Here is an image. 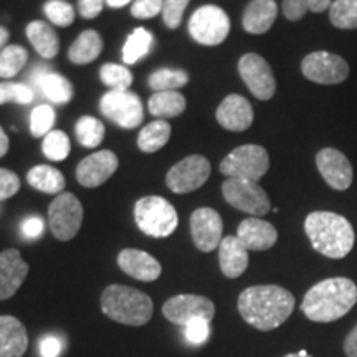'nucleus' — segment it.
<instances>
[{
  "mask_svg": "<svg viewBox=\"0 0 357 357\" xmlns=\"http://www.w3.org/2000/svg\"><path fill=\"white\" fill-rule=\"evenodd\" d=\"M329 20L336 29H357V0H334L329 7Z\"/></svg>",
  "mask_w": 357,
  "mask_h": 357,
  "instance_id": "35",
  "label": "nucleus"
},
{
  "mask_svg": "<svg viewBox=\"0 0 357 357\" xmlns=\"http://www.w3.org/2000/svg\"><path fill=\"white\" fill-rule=\"evenodd\" d=\"M29 275V263L17 248L0 252V301L10 300Z\"/></svg>",
  "mask_w": 357,
  "mask_h": 357,
  "instance_id": "18",
  "label": "nucleus"
},
{
  "mask_svg": "<svg viewBox=\"0 0 357 357\" xmlns=\"http://www.w3.org/2000/svg\"><path fill=\"white\" fill-rule=\"evenodd\" d=\"M61 341L56 336H45L40 341V356L42 357H58L61 352Z\"/></svg>",
  "mask_w": 357,
  "mask_h": 357,
  "instance_id": "48",
  "label": "nucleus"
},
{
  "mask_svg": "<svg viewBox=\"0 0 357 357\" xmlns=\"http://www.w3.org/2000/svg\"><path fill=\"white\" fill-rule=\"evenodd\" d=\"M26 182L35 190L43 192V194H61L66 185L63 174L47 164H40L30 169L26 174Z\"/></svg>",
  "mask_w": 357,
  "mask_h": 357,
  "instance_id": "28",
  "label": "nucleus"
},
{
  "mask_svg": "<svg viewBox=\"0 0 357 357\" xmlns=\"http://www.w3.org/2000/svg\"><path fill=\"white\" fill-rule=\"evenodd\" d=\"M344 352L347 357H357V326L347 334L344 341Z\"/></svg>",
  "mask_w": 357,
  "mask_h": 357,
  "instance_id": "49",
  "label": "nucleus"
},
{
  "mask_svg": "<svg viewBox=\"0 0 357 357\" xmlns=\"http://www.w3.org/2000/svg\"><path fill=\"white\" fill-rule=\"evenodd\" d=\"M29 61V52L22 45H7L0 52V78L10 79L24 70Z\"/></svg>",
  "mask_w": 357,
  "mask_h": 357,
  "instance_id": "34",
  "label": "nucleus"
},
{
  "mask_svg": "<svg viewBox=\"0 0 357 357\" xmlns=\"http://www.w3.org/2000/svg\"><path fill=\"white\" fill-rule=\"evenodd\" d=\"M8 149H10V141H8L7 132L3 131L2 126H0V159L8 153Z\"/></svg>",
  "mask_w": 357,
  "mask_h": 357,
  "instance_id": "50",
  "label": "nucleus"
},
{
  "mask_svg": "<svg viewBox=\"0 0 357 357\" xmlns=\"http://www.w3.org/2000/svg\"><path fill=\"white\" fill-rule=\"evenodd\" d=\"M162 314L169 323L184 328L199 318L212 321L215 316V305L200 294H177L164 303Z\"/></svg>",
  "mask_w": 357,
  "mask_h": 357,
  "instance_id": "13",
  "label": "nucleus"
},
{
  "mask_svg": "<svg viewBox=\"0 0 357 357\" xmlns=\"http://www.w3.org/2000/svg\"><path fill=\"white\" fill-rule=\"evenodd\" d=\"M131 2H132V0H106V3H108L111 8H123Z\"/></svg>",
  "mask_w": 357,
  "mask_h": 357,
  "instance_id": "52",
  "label": "nucleus"
},
{
  "mask_svg": "<svg viewBox=\"0 0 357 357\" xmlns=\"http://www.w3.org/2000/svg\"><path fill=\"white\" fill-rule=\"evenodd\" d=\"M42 151L47 159L53 160V162H61V160H65L70 155V151H71L70 137L66 136L63 131L53 129V131H50L43 137Z\"/></svg>",
  "mask_w": 357,
  "mask_h": 357,
  "instance_id": "38",
  "label": "nucleus"
},
{
  "mask_svg": "<svg viewBox=\"0 0 357 357\" xmlns=\"http://www.w3.org/2000/svg\"><path fill=\"white\" fill-rule=\"evenodd\" d=\"M294 310V296L278 284H258L238 296V312L245 323L260 331H271L287 321Z\"/></svg>",
  "mask_w": 357,
  "mask_h": 357,
  "instance_id": "1",
  "label": "nucleus"
},
{
  "mask_svg": "<svg viewBox=\"0 0 357 357\" xmlns=\"http://www.w3.org/2000/svg\"><path fill=\"white\" fill-rule=\"evenodd\" d=\"M270 169V155L258 144L236 147L220 162V172L229 178L258 182Z\"/></svg>",
  "mask_w": 357,
  "mask_h": 357,
  "instance_id": "6",
  "label": "nucleus"
},
{
  "mask_svg": "<svg viewBox=\"0 0 357 357\" xmlns=\"http://www.w3.org/2000/svg\"><path fill=\"white\" fill-rule=\"evenodd\" d=\"M278 17V6L275 0H252L245 8L242 26L247 33L263 35L271 29Z\"/></svg>",
  "mask_w": 357,
  "mask_h": 357,
  "instance_id": "25",
  "label": "nucleus"
},
{
  "mask_svg": "<svg viewBox=\"0 0 357 357\" xmlns=\"http://www.w3.org/2000/svg\"><path fill=\"white\" fill-rule=\"evenodd\" d=\"M35 93L29 84L15 83V82H2L0 83V106L8 105V102H17V105H30L33 101Z\"/></svg>",
  "mask_w": 357,
  "mask_h": 357,
  "instance_id": "40",
  "label": "nucleus"
},
{
  "mask_svg": "<svg viewBox=\"0 0 357 357\" xmlns=\"http://www.w3.org/2000/svg\"><path fill=\"white\" fill-rule=\"evenodd\" d=\"M119 160L113 151L102 149L84 158L77 167V181L86 189H95L109 181L118 171Z\"/></svg>",
  "mask_w": 357,
  "mask_h": 357,
  "instance_id": "17",
  "label": "nucleus"
},
{
  "mask_svg": "<svg viewBox=\"0 0 357 357\" xmlns=\"http://www.w3.org/2000/svg\"><path fill=\"white\" fill-rule=\"evenodd\" d=\"M101 311L111 321L126 326H144L153 318L154 303L139 289L109 284L101 293Z\"/></svg>",
  "mask_w": 357,
  "mask_h": 357,
  "instance_id": "4",
  "label": "nucleus"
},
{
  "mask_svg": "<svg viewBox=\"0 0 357 357\" xmlns=\"http://www.w3.org/2000/svg\"><path fill=\"white\" fill-rule=\"evenodd\" d=\"M25 35L29 42L35 48V52L45 60H52L60 52V40L52 25L43 20H32L25 29Z\"/></svg>",
  "mask_w": 357,
  "mask_h": 357,
  "instance_id": "26",
  "label": "nucleus"
},
{
  "mask_svg": "<svg viewBox=\"0 0 357 357\" xmlns=\"http://www.w3.org/2000/svg\"><path fill=\"white\" fill-rule=\"evenodd\" d=\"M184 336L187 342L192 346H200L211 337V321L207 319H194L184 326Z\"/></svg>",
  "mask_w": 357,
  "mask_h": 357,
  "instance_id": "43",
  "label": "nucleus"
},
{
  "mask_svg": "<svg viewBox=\"0 0 357 357\" xmlns=\"http://www.w3.org/2000/svg\"><path fill=\"white\" fill-rule=\"evenodd\" d=\"M43 13L56 26H70L75 22V7L66 0H48L43 6Z\"/></svg>",
  "mask_w": 357,
  "mask_h": 357,
  "instance_id": "41",
  "label": "nucleus"
},
{
  "mask_svg": "<svg viewBox=\"0 0 357 357\" xmlns=\"http://www.w3.org/2000/svg\"><path fill=\"white\" fill-rule=\"evenodd\" d=\"M153 43L154 38L149 30L144 29V26L134 29L123 47V61L126 63V66L134 65L139 60H142V58L151 52Z\"/></svg>",
  "mask_w": 357,
  "mask_h": 357,
  "instance_id": "31",
  "label": "nucleus"
},
{
  "mask_svg": "<svg viewBox=\"0 0 357 357\" xmlns=\"http://www.w3.org/2000/svg\"><path fill=\"white\" fill-rule=\"evenodd\" d=\"M83 205L71 192H61L48 207V227L60 242H70L78 235L83 223Z\"/></svg>",
  "mask_w": 357,
  "mask_h": 357,
  "instance_id": "7",
  "label": "nucleus"
},
{
  "mask_svg": "<svg viewBox=\"0 0 357 357\" xmlns=\"http://www.w3.org/2000/svg\"><path fill=\"white\" fill-rule=\"evenodd\" d=\"M106 0H78V12L83 19H96L102 12Z\"/></svg>",
  "mask_w": 357,
  "mask_h": 357,
  "instance_id": "47",
  "label": "nucleus"
},
{
  "mask_svg": "<svg viewBox=\"0 0 357 357\" xmlns=\"http://www.w3.org/2000/svg\"><path fill=\"white\" fill-rule=\"evenodd\" d=\"M45 230V223L40 217L32 215V217H26L24 223H22V235L29 240H35L40 238Z\"/></svg>",
  "mask_w": 357,
  "mask_h": 357,
  "instance_id": "46",
  "label": "nucleus"
},
{
  "mask_svg": "<svg viewBox=\"0 0 357 357\" xmlns=\"http://www.w3.org/2000/svg\"><path fill=\"white\" fill-rule=\"evenodd\" d=\"M212 166L207 158L200 154L187 155L169 169L166 184L174 194H189L202 187L211 177Z\"/></svg>",
  "mask_w": 357,
  "mask_h": 357,
  "instance_id": "11",
  "label": "nucleus"
},
{
  "mask_svg": "<svg viewBox=\"0 0 357 357\" xmlns=\"http://www.w3.org/2000/svg\"><path fill=\"white\" fill-rule=\"evenodd\" d=\"M217 123L231 132H242L253 124V108L242 95H229L223 98L215 113Z\"/></svg>",
  "mask_w": 357,
  "mask_h": 357,
  "instance_id": "19",
  "label": "nucleus"
},
{
  "mask_svg": "<svg viewBox=\"0 0 357 357\" xmlns=\"http://www.w3.org/2000/svg\"><path fill=\"white\" fill-rule=\"evenodd\" d=\"M218 261H220L223 276L230 280L238 278L248 268V250L236 235L223 236L220 247H218Z\"/></svg>",
  "mask_w": 357,
  "mask_h": 357,
  "instance_id": "23",
  "label": "nucleus"
},
{
  "mask_svg": "<svg viewBox=\"0 0 357 357\" xmlns=\"http://www.w3.org/2000/svg\"><path fill=\"white\" fill-rule=\"evenodd\" d=\"M8 40H10V32H8L7 26L0 25V52L7 47Z\"/></svg>",
  "mask_w": 357,
  "mask_h": 357,
  "instance_id": "51",
  "label": "nucleus"
},
{
  "mask_svg": "<svg viewBox=\"0 0 357 357\" xmlns=\"http://www.w3.org/2000/svg\"><path fill=\"white\" fill-rule=\"evenodd\" d=\"M102 52V38L96 30H84L78 38L71 43L68 58L75 65L93 63Z\"/></svg>",
  "mask_w": 357,
  "mask_h": 357,
  "instance_id": "27",
  "label": "nucleus"
},
{
  "mask_svg": "<svg viewBox=\"0 0 357 357\" xmlns=\"http://www.w3.org/2000/svg\"><path fill=\"white\" fill-rule=\"evenodd\" d=\"M29 347L26 328L15 316H0V357H22Z\"/></svg>",
  "mask_w": 357,
  "mask_h": 357,
  "instance_id": "24",
  "label": "nucleus"
},
{
  "mask_svg": "<svg viewBox=\"0 0 357 357\" xmlns=\"http://www.w3.org/2000/svg\"><path fill=\"white\" fill-rule=\"evenodd\" d=\"M189 33L192 40L204 47H217L230 33L229 15L218 6L199 7L189 20Z\"/></svg>",
  "mask_w": 357,
  "mask_h": 357,
  "instance_id": "8",
  "label": "nucleus"
},
{
  "mask_svg": "<svg viewBox=\"0 0 357 357\" xmlns=\"http://www.w3.org/2000/svg\"><path fill=\"white\" fill-rule=\"evenodd\" d=\"M164 0H134L131 7V15L136 19L146 20L162 13Z\"/></svg>",
  "mask_w": 357,
  "mask_h": 357,
  "instance_id": "44",
  "label": "nucleus"
},
{
  "mask_svg": "<svg viewBox=\"0 0 357 357\" xmlns=\"http://www.w3.org/2000/svg\"><path fill=\"white\" fill-rule=\"evenodd\" d=\"M223 222L220 213L211 207H200L190 215V235L197 250L211 253L220 247L223 240Z\"/></svg>",
  "mask_w": 357,
  "mask_h": 357,
  "instance_id": "15",
  "label": "nucleus"
},
{
  "mask_svg": "<svg viewBox=\"0 0 357 357\" xmlns=\"http://www.w3.org/2000/svg\"><path fill=\"white\" fill-rule=\"evenodd\" d=\"M316 166L324 182L334 190H347L354 178L351 160L334 147H324L316 154Z\"/></svg>",
  "mask_w": 357,
  "mask_h": 357,
  "instance_id": "16",
  "label": "nucleus"
},
{
  "mask_svg": "<svg viewBox=\"0 0 357 357\" xmlns=\"http://www.w3.org/2000/svg\"><path fill=\"white\" fill-rule=\"evenodd\" d=\"M55 109L50 105H38L30 114V134L33 137H45L53 131L52 128L55 124Z\"/></svg>",
  "mask_w": 357,
  "mask_h": 357,
  "instance_id": "39",
  "label": "nucleus"
},
{
  "mask_svg": "<svg viewBox=\"0 0 357 357\" xmlns=\"http://www.w3.org/2000/svg\"><path fill=\"white\" fill-rule=\"evenodd\" d=\"M190 0H164L162 6V20L167 29L176 30L181 26L184 19L185 8L189 7Z\"/></svg>",
  "mask_w": 357,
  "mask_h": 357,
  "instance_id": "42",
  "label": "nucleus"
},
{
  "mask_svg": "<svg viewBox=\"0 0 357 357\" xmlns=\"http://www.w3.org/2000/svg\"><path fill=\"white\" fill-rule=\"evenodd\" d=\"M105 124L93 116H82L75 124V134L83 147L95 149L105 139Z\"/></svg>",
  "mask_w": 357,
  "mask_h": 357,
  "instance_id": "32",
  "label": "nucleus"
},
{
  "mask_svg": "<svg viewBox=\"0 0 357 357\" xmlns=\"http://www.w3.org/2000/svg\"><path fill=\"white\" fill-rule=\"evenodd\" d=\"M137 229L153 238H166L176 231L178 215L174 205L159 195H146L134 205Z\"/></svg>",
  "mask_w": 357,
  "mask_h": 357,
  "instance_id": "5",
  "label": "nucleus"
},
{
  "mask_svg": "<svg viewBox=\"0 0 357 357\" xmlns=\"http://www.w3.org/2000/svg\"><path fill=\"white\" fill-rule=\"evenodd\" d=\"M20 190V177L10 169L0 167V202L12 199Z\"/></svg>",
  "mask_w": 357,
  "mask_h": 357,
  "instance_id": "45",
  "label": "nucleus"
},
{
  "mask_svg": "<svg viewBox=\"0 0 357 357\" xmlns=\"http://www.w3.org/2000/svg\"><path fill=\"white\" fill-rule=\"evenodd\" d=\"M305 231L312 248L321 255L341 260L354 247V229L346 217L334 212H312L305 220Z\"/></svg>",
  "mask_w": 357,
  "mask_h": 357,
  "instance_id": "3",
  "label": "nucleus"
},
{
  "mask_svg": "<svg viewBox=\"0 0 357 357\" xmlns=\"http://www.w3.org/2000/svg\"><path fill=\"white\" fill-rule=\"evenodd\" d=\"M301 73L312 83L339 84L349 77V65L336 53L312 52L303 58Z\"/></svg>",
  "mask_w": 357,
  "mask_h": 357,
  "instance_id": "12",
  "label": "nucleus"
},
{
  "mask_svg": "<svg viewBox=\"0 0 357 357\" xmlns=\"http://www.w3.org/2000/svg\"><path fill=\"white\" fill-rule=\"evenodd\" d=\"M331 0H283V15L289 22H298L306 15L307 12L323 13L331 7Z\"/></svg>",
  "mask_w": 357,
  "mask_h": 357,
  "instance_id": "36",
  "label": "nucleus"
},
{
  "mask_svg": "<svg viewBox=\"0 0 357 357\" xmlns=\"http://www.w3.org/2000/svg\"><path fill=\"white\" fill-rule=\"evenodd\" d=\"M118 266L128 276L137 281H144V283L159 280L162 273V266L153 255L136 248L121 250L118 255Z\"/></svg>",
  "mask_w": 357,
  "mask_h": 357,
  "instance_id": "20",
  "label": "nucleus"
},
{
  "mask_svg": "<svg viewBox=\"0 0 357 357\" xmlns=\"http://www.w3.org/2000/svg\"><path fill=\"white\" fill-rule=\"evenodd\" d=\"M222 194L227 204L252 217H263L271 211L270 197L258 182L229 178L223 182Z\"/></svg>",
  "mask_w": 357,
  "mask_h": 357,
  "instance_id": "9",
  "label": "nucleus"
},
{
  "mask_svg": "<svg viewBox=\"0 0 357 357\" xmlns=\"http://www.w3.org/2000/svg\"><path fill=\"white\" fill-rule=\"evenodd\" d=\"M149 113L158 119L177 118L187 108L185 96L181 91H158L149 98Z\"/></svg>",
  "mask_w": 357,
  "mask_h": 357,
  "instance_id": "29",
  "label": "nucleus"
},
{
  "mask_svg": "<svg viewBox=\"0 0 357 357\" xmlns=\"http://www.w3.org/2000/svg\"><path fill=\"white\" fill-rule=\"evenodd\" d=\"M100 109L105 118L121 129H136L144 119L139 96L132 91H108L101 96Z\"/></svg>",
  "mask_w": 357,
  "mask_h": 357,
  "instance_id": "10",
  "label": "nucleus"
},
{
  "mask_svg": "<svg viewBox=\"0 0 357 357\" xmlns=\"http://www.w3.org/2000/svg\"><path fill=\"white\" fill-rule=\"evenodd\" d=\"M100 78L111 91H128L132 84V73L126 65L105 63L100 68Z\"/></svg>",
  "mask_w": 357,
  "mask_h": 357,
  "instance_id": "37",
  "label": "nucleus"
},
{
  "mask_svg": "<svg viewBox=\"0 0 357 357\" xmlns=\"http://www.w3.org/2000/svg\"><path fill=\"white\" fill-rule=\"evenodd\" d=\"M357 303V287L349 278H328L319 281L306 293L301 311L316 323H331L346 316Z\"/></svg>",
  "mask_w": 357,
  "mask_h": 357,
  "instance_id": "2",
  "label": "nucleus"
},
{
  "mask_svg": "<svg viewBox=\"0 0 357 357\" xmlns=\"http://www.w3.org/2000/svg\"><path fill=\"white\" fill-rule=\"evenodd\" d=\"M189 83V73L184 70L159 68L153 75H149L147 84L154 93L158 91H177V88L185 86Z\"/></svg>",
  "mask_w": 357,
  "mask_h": 357,
  "instance_id": "33",
  "label": "nucleus"
},
{
  "mask_svg": "<svg viewBox=\"0 0 357 357\" xmlns=\"http://www.w3.org/2000/svg\"><path fill=\"white\" fill-rule=\"evenodd\" d=\"M236 236L247 247L248 252H265L278 242V231L270 222L260 217H250L242 220Z\"/></svg>",
  "mask_w": 357,
  "mask_h": 357,
  "instance_id": "21",
  "label": "nucleus"
},
{
  "mask_svg": "<svg viewBox=\"0 0 357 357\" xmlns=\"http://www.w3.org/2000/svg\"><path fill=\"white\" fill-rule=\"evenodd\" d=\"M171 139V124L166 119H155L146 124L137 136V147L146 154L158 153Z\"/></svg>",
  "mask_w": 357,
  "mask_h": 357,
  "instance_id": "30",
  "label": "nucleus"
},
{
  "mask_svg": "<svg viewBox=\"0 0 357 357\" xmlns=\"http://www.w3.org/2000/svg\"><path fill=\"white\" fill-rule=\"evenodd\" d=\"M30 82L37 86L48 101L55 105H68L73 100V84L66 77L47 68H35L30 73Z\"/></svg>",
  "mask_w": 357,
  "mask_h": 357,
  "instance_id": "22",
  "label": "nucleus"
},
{
  "mask_svg": "<svg viewBox=\"0 0 357 357\" xmlns=\"http://www.w3.org/2000/svg\"><path fill=\"white\" fill-rule=\"evenodd\" d=\"M284 357H311L306 351H300V352H293V354H287Z\"/></svg>",
  "mask_w": 357,
  "mask_h": 357,
  "instance_id": "53",
  "label": "nucleus"
},
{
  "mask_svg": "<svg viewBox=\"0 0 357 357\" xmlns=\"http://www.w3.org/2000/svg\"><path fill=\"white\" fill-rule=\"evenodd\" d=\"M238 73L253 96L260 101H268L276 93L273 70L265 58L257 53H247L238 60Z\"/></svg>",
  "mask_w": 357,
  "mask_h": 357,
  "instance_id": "14",
  "label": "nucleus"
}]
</instances>
